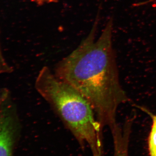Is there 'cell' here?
<instances>
[{"mask_svg": "<svg viewBox=\"0 0 156 156\" xmlns=\"http://www.w3.org/2000/svg\"><path fill=\"white\" fill-rule=\"evenodd\" d=\"M97 24L87 39L56 64L54 73L86 98L102 128L107 126L111 130L118 124L119 107L129 100L120 83L112 44V18L95 41Z\"/></svg>", "mask_w": 156, "mask_h": 156, "instance_id": "obj_1", "label": "cell"}, {"mask_svg": "<svg viewBox=\"0 0 156 156\" xmlns=\"http://www.w3.org/2000/svg\"><path fill=\"white\" fill-rule=\"evenodd\" d=\"M35 88L78 141L100 156L102 128L86 98L47 66L39 71Z\"/></svg>", "mask_w": 156, "mask_h": 156, "instance_id": "obj_2", "label": "cell"}, {"mask_svg": "<svg viewBox=\"0 0 156 156\" xmlns=\"http://www.w3.org/2000/svg\"><path fill=\"white\" fill-rule=\"evenodd\" d=\"M19 123L9 91L4 90L0 104V156H12Z\"/></svg>", "mask_w": 156, "mask_h": 156, "instance_id": "obj_3", "label": "cell"}, {"mask_svg": "<svg viewBox=\"0 0 156 156\" xmlns=\"http://www.w3.org/2000/svg\"><path fill=\"white\" fill-rule=\"evenodd\" d=\"M152 119V125L148 140L150 156H156V115L148 113Z\"/></svg>", "mask_w": 156, "mask_h": 156, "instance_id": "obj_4", "label": "cell"}, {"mask_svg": "<svg viewBox=\"0 0 156 156\" xmlns=\"http://www.w3.org/2000/svg\"><path fill=\"white\" fill-rule=\"evenodd\" d=\"M114 156H128V140L124 138H118L114 140Z\"/></svg>", "mask_w": 156, "mask_h": 156, "instance_id": "obj_5", "label": "cell"}, {"mask_svg": "<svg viewBox=\"0 0 156 156\" xmlns=\"http://www.w3.org/2000/svg\"><path fill=\"white\" fill-rule=\"evenodd\" d=\"M2 92L0 93V104H1V102H2Z\"/></svg>", "mask_w": 156, "mask_h": 156, "instance_id": "obj_6", "label": "cell"}, {"mask_svg": "<svg viewBox=\"0 0 156 156\" xmlns=\"http://www.w3.org/2000/svg\"><path fill=\"white\" fill-rule=\"evenodd\" d=\"M38 1H45V2H46V1H48V2H53V1H55V0H38Z\"/></svg>", "mask_w": 156, "mask_h": 156, "instance_id": "obj_7", "label": "cell"}]
</instances>
